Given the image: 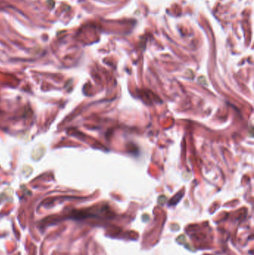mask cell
Wrapping results in <instances>:
<instances>
[{
	"label": "cell",
	"mask_w": 254,
	"mask_h": 255,
	"mask_svg": "<svg viewBox=\"0 0 254 255\" xmlns=\"http://www.w3.org/2000/svg\"><path fill=\"white\" fill-rule=\"evenodd\" d=\"M166 197L165 196H160L159 197V203H160L161 204H163V203H164L165 202H166Z\"/></svg>",
	"instance_id": "6da1fadb"
}]
</instances>
